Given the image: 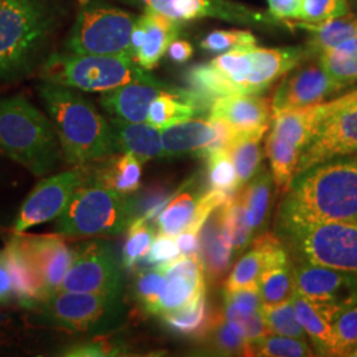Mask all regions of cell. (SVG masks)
Listing matches in <instances>:
<instances>
[{
	"label": "cell",
	"mask_w": 357,
	"mask_h": 357,
	"mask_svg": "<svg viewBox=\"0 0 357 357\" xmlns=\"http://www.w3.org/2000/svg\"><path fill=\"white\" fill-rule=\"evenodd\" d=\"M274 184L271 172L261 169L255 174V178L243 185V191H240L253 230L259 229L268 217Z\"/></svg>",
	"instance_id": "obj_34"
},
{
	"label": "cell",
	"mask_w": 357,
	"mask_h": 357,
	"mask_svg": "<svg viewBox=\"0 0 357 357\" xmlns=\"http://www.w3.org/2000/svg\"><path fill=\"white\" fill-rule=\"evenodd\" d=\"M257 38L250 31L241 29H217L208 33L202 41V50L212 53H225L240 47H253Z\"/></svg>",
	"instance_id": "obj_46"
},
{
	"label": "cell",
	"mask_w": 357,
	"mask_h": 357,
	"mask_svg": "<svg viewBox=\"0 0 357 357\" xmlns=\"http://www.w3.org/2000/svg\"><path fill=\"white\" fill-rule=\"evenodd\" d=\"M122 289V268L110 243L93 240L73 249L72 265L60 290L121 296Z\"/></svg>",
	"instance_id": "obj_10"
},
{
	"label": "cell",
	"mask_w": 357,
	"mask_h": 357,
	"mask_svg": "<svg viewBox=\"0 0 357 357\" xmlns=\"http://www.w3.org/2000/svg\"><path fill=\"white\" fill-rule=\"evenodd\" d=\"M38 91L56 128L66 163L84 166L121 153L110 121L76 89L43 82Z\"/></svg>",
	"instance_id": "obj_2"
},
{
	"label": "cell",
	"mask_w": 357,
	"mask_h": 357,
	"mask_svg": "<svg viewBox=\"0 0 357 357\" xmlns=\"http://www.w3.org/2000/svg\"><path fill=\"white\" fill-rule=\"evenodd\" d=\"M100 168L91 171V180L114 191L131 195L141 187L142 163L132 153L112 155Z\"/></svg>",
	"instance_id": "obj_30"
},
{
	"label": "cell",
	"mask_w": 357,
	"mask_h": 357,
	"mask_svg": "<svg viewBox=\"0 0 357 357\" xmlns=\"http://www.w3.org/2000/svg\"><path fill=\"white\" fill-rule=\"evenodd\" d=\"M224 318L236 331L243 335L253 351L257 345L271 333L268 331L262 310L225 301Z\"/></svg>",
	"instance_id": "obj_36"
},
{
	"label": "cell",
	"mask_w": 357,
	"mask_h": 357,
	"mask_svg": "<svg viewBox=\"0 0 357 357\" xmlns=\"http://www.w3.org/2000/svg\"><path fill=\"white\" fill-rule=\"evenodd\" d=\"M311 59L306 47L252 48V73L246 84V94H259L277 79L284 77L298 64Z\"/></svg>",
	"instance_id": "obj_23"
},
{
	"label": "cell",
	"mask_w": 357,
	"mask_h": 357,
	"mask_svg": "<svg viewBox=\"0 0 357 357\" xmlns=\"http://www.w3.org/2000/svg\"><path fill=\"white\" fill-rule=\"evenodd\" d=\"M167 54L169 60L175 64H184L187 63L193 54V47L187 40H174L167 50Z\"/></svg>",
	"instance_id": "obj_53"
},
{
	"label": "cell",
	"mask_w": 357,
	"mask_h": 357,
	"mask_svg": "<svg viewBox=\"0 0 357 357\" xmlns=\"http://www.w3.org/2000/svg\"><path fill=\"white\" fill-rule=\"evenodd\" d=\"M253 355L266 357H305L315 354L307 345L306 340L270 333L253 351Z\"/></svg>",
	"instance_id": "obj_45"
},
{
	"label": "cell",
	"mask_w": 357,
	"mask_h": 357,
	"mask_svg": "<svg viewBox=\"0 0 357 357\" xmlns=\"http://www.w3.org/2000/svg\"><path fill=\"white\" fill-rule=\"evenodd\" d=\"M178 248L181 255H199L200 249V237L197 233L191 230H184L176 237Z\"/></svg>",
	"instance_id": "obj_54"
},
{
	"label": "cell",
	"mask_w": 357,
	"mask_h": 357,
	"mask_svg": "<svg viewBox=\"0 0 357 357\" xmlns=\"http://www.w3.org/2000/svg\"><path fill=\"white\" fill-rule=\"evenodd\" d=\"M224 224L234 252L241 253L252 241L253 227L240 191L224 204Z\"/></svg>",
	"instance_id": "obj_37"
},
{
	"label": "cell",
	"mask_w": 357,
	"mask_h": 357,
	"mask_svg": "<svg viewBox=\"0 0 357 357\" xmlns=\"http://www.w3.org/2000/svg\"><path fill=\"white\" fill-rule=\"evenodd\" d=\"M38 310L43 326L76 333H98L115 327L123 315L119 295L60 290Z\"/></svg>",
	"instance_id": "obj_8"
},
{
	"label": "cell",
	"mask_w": 357,
	"mask_h": 357,
	"mask_svg": "<svg viewBox=\"0 0 357 357\" xmlns=\"http://www.w3.org/2000/svg\"><path fill=\"white\" fill-rule=\"evenodd\" d=\"M206 101L193 90L178 89L160 94L151 103L147 122L153 128L165 130L190 121L204 110Z\"/></svg>",
	"instance_id": "obj_28"
},
{
	"label": "cell",
	"mask_w": 357,
	"mask_h": 357,
	"mask_svg": "<svg viewBox=\"0 0 357 357\" xmlns=\"http://www.w3.org/2000/svg\"><path fill=\"white\" fill-rule=\"evenodd\" d=\"M91 172L84 166L43 180L24 200L15 218V234L54 220L64 212L77 190L89 181Z\"/></svg>",
	"instance_id": "obj_11"
},
{
	"label": "cell",
	"mask_w": 357,
	"mask_h": 357,
	"mask_svg": "<svg viewBox=\"0 0 357 357\" xmlns=\"http://www.w3.org/2000/svg\"><path fill=\"white\" fill-rule=\"evenodd\" d=\"M348 13V0H303L298 19L306 23H321Z\"/></svg>",
	"instance_id": "obj_48"
},
{
	"label": "cell",
	"mask_w": 357,
	"mask_h": 357,
	"mask_svg": "<svg viewBox=\"0 0 357 357\" xmlns=\"http://www.w3.org/2000/svg\"><path fill=\"white\" fill-rule=\"evenodd\" d=\"M43 82L81 91H109L137 81L156 79L128 56L52 53L40 66Z\"/></svg>",
	"instance_id": "obj_6"
},
{
	"label": "cell",
	"mask_w": 357,
	"mask_h": 357,
	"mask_svg": "<svg viewBox=\"0 0 357 357\" xmlns=\"http://www.w3.org/2000/svg\"><path fill=\"white\" fill-rule=\"evenodd\" d=\"M320 64L345 89L357 82V36L320 54Z\"/></svg>",
	"instance_id": "obj_35"
},
{
	"label": "cell",
	"mask_w": 357,
	"mask_h": 357,
	"mask_svg": "<svg viewBox=\"0 0 357 357\" xmlns=\"http://www.w3.org/2000/svg\"><path fill=\"white\" fill-rule=\"evenodd\" d=\"M163 323L171 331L178 332L185 336L203 337L209 326V315L206 307V298L202 296L196 303L181 308L178 311L160 315Z\"/></svg>",
	"instance_id": "obj_38"
},
{
	"label": "cell",
	"mask_w": 357,
	"mask_h": 357,
	"mask_svg": "<svg viewBox=\"0 0 357 357\" xmlns=\"http://www.w3.org/2000/svg\"><path fill=\"white\" fill-rule=\"evenodd\" d=\"M335 355L348 356L357 347V305L344 310L333 321Z\"/></svg>",
	"instance_id": "obj_47"
},
{
	"label": "cell",
	"mask_w": 357,
	"mask_h": 357,
	"mask_svg": "<svg viewBox=\"0 0 357 357\" xmlns=\"http://www.w3.org/2000/svg\"><path fill=\"white\" fill-rule=\"evenodd\" d=\"M138 16L102 0H79L66 50L78 54L131 56V36Z\"/></svg>",
	"instance_id": "obj_7"
},
{
	"label": "cell",
	"mask_w": 357,
	"mask_h": 357,
	"mask_svg": "<svg viewBox=\"0 0 357 357\" xmlns=\"http://www.w3.org/2000/svg\"><path fill=\"white\" fill-rule=\"evenodd\" d=\"M287 24L305 29L310 33L311 38L307 41L306 50L311 59L319 57L324 52L357 36V13H348L344 16L321 23L287 22Z\"/></svg>",
	"instance_id": "obj_29"
},
{
	"label": "cell",
	"mask_w": 357,
	"mask_h": 357,
	"mask_svg": "<svg viewBox=\"0 0 357 357\" xmlns=\"http://www.w3.org/2000/svg\"><path fill=\"white\" fill-rule=\"evenodd\" d=\"M264 305H280L291 299L294 293V271L290 261L268 268L258 282Z\"/></svg>",
	"instance_id": "obj_39"
},
{
	"label": "cell",
	"mask_w": 357,
	"mask_h": 357,
	"mask_svg": "<svg viewBox=\"0 0 357 357\" xmlns=\"http://www.w3.org/2000/svg\"><path fill=\"white\" fill-rule=\"evenodd\" d=\"M166 286V274L158 266L150 270H144L138 274L134 283V294L142 308L147 314L159 315Z\"/></svg>",
	"instance_id": "obj_40"
},
{
	"label": "cell",
	"mask_w": 357,
	"mask_h": 357,
	"mask_svg": "<svg viewBox=\"0 0 357 357\" xmlns=\"http://www.w3.org/2000/svg\"><path fill=\"white\" fill-rule=\"evenodd\" d=\"M348 356L357 357V347L355 349H352V351L348 354Z\"/></svg>",
	"instance_id": "obj_55"
},
{
	"label": "cell",
	"mask_w": 357,
	"mask_h": 357,
	"mask_svg": "<svg viewBox=\"0 0 357 357\" xmlns=\"http://www.w3.org/2000/svg\"><path fill=\"white\" fill-rule=\"evenodd\" d=\"M178 88L163 84L159 79L137 81L122 85L116 89L103 91L100 103L114 118L128 122H147L151 103L166 91H176Z\"/></svg>",
	"instance_id": "obj_20"
},
{
	"label": "cell",
	"mask_w": 357,
	"mask_h": 357,
	"mask_svg": "<svg viewBox=\"0 0 357 357\" xmlns=\"http://www.w3.org/2000/svg\"><path fill=\"white\" fill-rule=\"evenodd\" d=\"M268 128L255 131H238L230 143L228 151L236 167L240 187L255 178L262 162V139Z\"/></svg>",
	"instance_id": "obj_31"
},
{
	"label": "cell",
	"mask_w": 357,
	"mask_h": 357,
	"mask_svg": "<svg viewBox=\"0 0 357 357\" xmlns=\"http://www.w3.org/2000/svg\"><path fill=\"white\" fill-rule=\"evenodd\" d=\"M287 261L289 255L280 238L274 234H262L255 238L250 249L236 262L225 282L224 291L258 284L261 277L268 268Z\"/></svg>",
	"instance_id": "obj_21"
},
{
	"label": "cell",
	"mask_w": 357,
	"mask_h": 357,
	"mask_svg": "<svg viewBox=\"0 0 357 357\" xmlns=\"http://www.w3.org/2000/svg\"><path fill=\"white\" fill-rule=\"evenodd\" d=\"M181 255L178 241L175 237L159 234L153 238V245L146 255L147 262L153 266H160L172 262Z\"/></svg>",
	"instance_id": "obj_50"
},
{
	"label": "cell",
	"mask_w": 357,
	"mask_h": 357,
	"mask_svg": "<svg viewBox=\"0 0 357 357\" xmlns=\"http://www.w3.org/2000/svg\"><path fill=\"white\" fill-rule=\"evenodd\" d=\"M13 299V280L8 268L6 250H0V305H7Z\"/></svg>",
	"instance_id": "obj_52"
},
{
	"label": "cell",
	"mask_w": 357,
	"mask_h": 357,
	"mask_svg": "<svg viewBox=\"0 0 357 357\" xmlns=\"http://www.w3.org/2000/svg\"><path fill=\"white\" fill-rule=\"evenodd\" d=\"M209 110V119L222 121L238 131L268 128L273 118L271 102L258 94L218 97L212 102Z\"/></svg>",
	"instance_id": "obj_22"
},
{
	"label": "cell",
	"mask_w": 357,
	"mask_h": 357,
	"mask_svg": "<svg viewBox=\"0 0 357 357\" xmlns=\"http://www.w3.org/2000/svg\"><path fill=\"white\" fill-rule=\"evenodd\" d=\"M205 158L211 190L225 192L227 195L233 196L240 190V181L229 151L220 150L208 153Z\"/></svg>",
	"instance_id": "obj_42"
},
{
	"label": "cell",
	"mask_w": 357,
	"mask_h": 357,
	"mask_svg": "<svg viewBox=\"0 0 357 357\" xmlns=\"http://www.w3.org/2000/svg\"><path fill=\"white\" fill-rule=\"evenodd\" d=\"M305 61L291 69L274 91L273 114L327 101L328 97L345 89L326 72L318 57L315 63Z\"/></svg>",
	"instance_id": "obj_14"
},
{
	"label": "cell",
	"mask_w": 357,
	"mask_h": 357,
	"mask_svg": "<svg viewBox=\"0 0 357 357\" xmlns=\"http://www.w3.org/2000/svg\"><path fill=\"white\" fill-rule=\"evenodd\" d=\"M165 271L167 286L159 317L191 306L205 295V268L200 255H180L158 266Z\"/></svg>",
	"instance_id": "obj_17"
},
{
	"label": "cell",
	"mask_w": 357,
	"mask_h": 357,
	"mask_svg": "<svg viewBox=\"0 0 357 357\" xmlns=\"http://www.w3.org/2000/svg\"><path fill=\"white\" fill-rule=\"evenodd\" d=\"M163 156L181 155L206 156L208 153L228 150L237 130L217 119H190L175 126L160 130Z\"/></svg>",
	"instance_id": "obj_16"
},
{
	"label": "cell",
	"mask_w": 357,
	"mask_h": 357,
	"mask_svg": "<svg viewBox=\"0 0 357 357\" xmlns=\"http://www.w3.org/2000/svg\"><path fill=\"white\" fill-rule=\"evenodd\" d=\"M357 220V153L296 174L278 212V231Z\"/></svg>",
	"instance_id": "obj_1"
},
{
	"label": "cell",
	"mask_w": 357,
	"mask_h": 357,
	"mask_svg": "<svg viewBox=\"0 0 357 357\" xmlns=\"http://www.w3.org/2000/svg\"><path fill=\"white\" fill-rule=\"evenodd\" d=\"M181 24L176 19L156 13L138 16L131 36V56L146 70L159 64L168 47L176 40Z\"/></svg>",
	"instance_id": "obj_18"
},
{
	"label": "cell",
	"mask_w": 357,
	"mask_h": 357,
	"mask_svg": "<svg viewBox=\"0 0 357 357\" xmlns=\"http://www.w3.org/2000/svg\"><path fill=\"white\" fill-rule=\"evenodd\" d=\"M298 259L357 274V220L282 231Z\"/></svg>",
	"instance_id": "obj_9"
},
{
	"label": "cell",
	"mask_w": 357,
	"mask_h": 357,
	"mask_svg": "<svg viewBox=\"0 0 357 357\" xmlns=\"http://www.w3.org/2000/svg\"><path fill=\"white\" fill-rule=\"evenodd\" d=\"M354 153H357V100L320 125L299 156L296 174L333 158Z\"/></svg>",
	"instance_id": "obj_15"
},
{
	"label": "cell",
	"mask_w": 357,
	"mask_h": 357,
	"mask_svg": "<svg viewBox=\"0 0 357 357\" xmlns=\"http://www.w3.org/2000/svg\"><path fill=\"white\" fill-rule=\"evenodd\" d=\"M261 310L271 333L307 342L308 337L296 318L291 299L280 305H262Z\"/></svg>",
	"instance_id": "obj_43"
},
{
	"label": "cell",
	"mask_w": 357,
	"mask_h": 357,
	"mask_svg": "<svg viewBox=\"0 0 357 357\" xmlns=\"http://www.w3.org/2000/svg\"><path fill=\"white\" fill-rule=\"evenodd\" d=\"M199 199L190 192L178 193L156 216L155 227L159 234H166L171 237H178L180 233L191 227Z\"/></svg>",
	"instance_id": "obj_33"
},
{
	"label": "cell",
	"mask_w": 357,
	"mask_h": 357,
	"mask_svg": "<svg viewBox=\"0 0 357 357\" xmlns=\"http://www.w3.org/2000/svg\"><path fill=\"white\" fill-rule=\"evenodd\" d=\"M206 335L211 336L217 349L225 355H253V348L224 317L217 315L215 319H211L204 336Z\"/></svg>",
	"instance_id": "obj_44"
},
{
	"label": "cell",
	"mask_w": 357,
	"mask_h": 357,
	"mask_svg": "<svg viewBox=\"0 0 357 357\" xmlns=\"http://www.w3.org/2000/svg\"><path fill=\"white\" fill-rule=\"evenodd\" d=\"M115 139L121 153H132L142 165L163 156L162 131L149 122H128L119 118H110Z\"/></svg>",
	"instance_id": "obj_27"
},
{
	"label": "cell",
	"mask_w": 357,
	"mask_h": 357,
	"mask_svg": "<svg viewBox=\"0 0 357 357\" xmlns=\"http://www.w3.org/2000/svg\"><path fill=\"white\" fill-rule=\"evenodd\" d=\"M296 318L320 356L335 355L333 321L342 314L335 307L310 302L294 290L291 295Z\"/></svg>",
	"instance_id": "obj_25"
},
{
	"label": "cell",
	"mask_w": 357,
	"mask_h": 357,
	"mask_svg": "<svg viewBox=\"0 0 357 357\" xmlns=\"http://www.w3.org/2000/svg\"><path fill=\"white\" fill-rule=\"evenodd\" d=\"M126 351L128 347L122 342L107 337H97L85 343L69 345L61 351L60 355L66 357L118 356L128 354Z\"/></svg>",
	"instance_id": "obj_49"
},
{
	"label": "cell",
	"mask_w": 357,
	"mask_h": 357,
	"mask_svg": "<svg viewBox=\"0 0 357 357\" xmlns=\"http://www.w3.org/2000/svg\"><path fill=\"white\" fill-rule=\"evenodd\" d=\"M15 236L38 268L51 298L61 289L72 265L73 250L69 249L61 236H23L22 233Z\"/></svg>",
	"instance_id": "obj_19"
},
{
	"label": "cell",
	"mask_w": 357,
	"mask_h": 357,
	"mask_svg": "<svg viewBox=\"0 0 357 357\" xmlns=\"http://www.w3.org/2000/svg\"><path fill=\"white\" fill-rule=\"evenodd\" d=\"M128 240L122 250V266L131 270L149 253L153 238L156 237V229L149 222V220L138 217L128 227Z\"/></svg>",
	"instance_id": "obj_41"
},
{
	"label": "cell",
	"mask_w": 357,
	"mask_h": 357,
	"mask_svg": "<svg viewBox=\"0 0 357 357\" xmlns=\"http://www.w3.org/2000/svg\"><path fill=\"white\" fill-rule=\"evenodd\" d=\"M64 13L61 0H0V79L35 68Z\"/></svg>",
	"instance_id": "obj_3"
},
{
	"label": "cell",
	"mask_w": 357,
	"mask_h": 357,
	"mask_svg": "<svg viewBox=\"0 0 357 357\" xmlns=\"http://www.w3.org/2000/svg\"><path fill=\"white\" fill-rule=\"evenodd\" d=\"M4 250L13 280V299L24 308H38L50 296L38 268L15 234Z\"/></svg>",
	"instance_id": "obj_24"
},
{
	"label": "cell",
	"mask_w": 357,
	"mask_h": 357,
	"mask_svg": "<svg viewBox=\"0 0 357 357\" xmlns=\"http://www.w3.org/2000/svg\"><path fill=\"white\" fill-rule=\"evenodd\" d=\"M352 4H354V8H355L357 13V0H352Z\"/></svg>",
	"instance_id": "obj_56"
},
{
	"label": "cell",
	"mask_w": 357,
	"mask_h": 357,
	"mask_svg": "<svg viewBox=\"0 0 357 357\" xmlns=\"http://www.w3.org/2000/svg\"><path fill=\"white\" fill-rule=\"evenodd\" d=\"M255 47V45H253ZM240 47L218 54L209 64L224 78L230 94H246V84L252 73V48Z\"/></svg>",
	"instance_id": "obj_32"
},
{
	"label": "cell",
	"mask_w": 357,
	"mask_h": 357,
	"mask_svg": "<svg viewBox=\"0 0 357 357\" xmlns=\"http://www.w3.org/2000/svg\"><path fill=\"white\" fill-rule=\"evenodd\" d=\"M199 255L209 278L218 280L228 270L234 253L224 224V204L215 209L205 220L200 230Z\"/></svg>",
	"instance_id": "obj_26"
},
{
	"label": "cell",
	"mask_w": 357,
	"mask_h": 357,
	"mask_svg": "<svg viewBox=\"0 0 357 357\" xmlns=\"http://www.w3.org/2000/svg\"><path fill=\"white\" fill-rule=\"evenodd\" d=\"M268 13L278 20L284 22L289 19H298L303 0H266Z\"/></svg>",
	"instance_id": "obj_51"
},
{
	"label": "cell",
	"mask_w": 357,
	"mask_h": 357,
	"mask_svg": "<svg viewBox=\"0 0 357 357\" xmlns=\"http://www.w3.org/2000/svg\"><path fill=\"white\" fill-rule=\"evenodd\" d=\"M0 153L44 176L63 156L51 118L23 96L0 100Z\"/></svg>",
	"instance_id": "obj_4"
},
{
	"label": "cell",
	"mask_w": 357,
	"mask_h": 357,
	"mask_svg": "<svg viewBox=\"0 0 357 357\" xmlns=\"http://www.w3.org/2000/svg\"><path fill=\"white\" fill-rule=\"evenodd\" d=\"M294 290L307 301L342 312L357 305V274L298 259L293 266Z\"/></svg>",
	"instance_id": "obj_13"
},
{
	"label": "cell",
	"mask_w": 357,
	"mask_h": 357,
	"mask_svg": "<svg viewBox=\"0 0 357 357\" xmlns=\"http://www.w3.org/2000/svg\"><path fill=\"white\" fill-rule=\"evenodd\" d=\"M144 13H156L188 22L195 19H220L229 23L249 26H275L281 20L270 13L255 10L230 0H125Z\"/></svg>",
	"instance_id": "obj_12"
},
{
	"label": "cell",
	"mask_w": 357,
	"mask_h": 357,
	"mask_svg": "<svg viewBox=\"0 0 357 357\" xmlns=\"http://www.w3.org/2000/svg\"><path fill=\"white\" fill-rule=\"evenodd\" d=\"M138 218L137 200L90 178L77 190L64 212L56 218V233L63 237L114 236Z\"/></svg>",
	"instance_id": "obj_5"
}]
</instances>
